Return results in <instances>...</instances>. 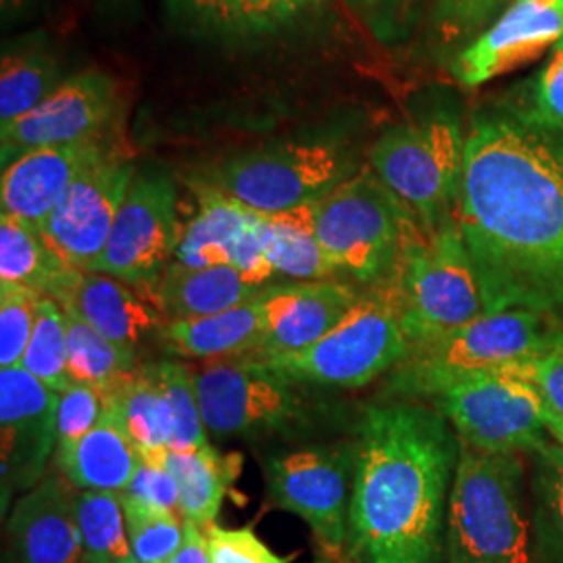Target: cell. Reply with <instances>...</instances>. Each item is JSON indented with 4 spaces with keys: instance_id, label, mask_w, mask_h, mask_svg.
Masks as SVG:
<instances>
[{
    "instance_id": "5bb4252c",
    "label": "cell",
    "mask_w": 563,
    "mask_h": 563,
    "mask_svg": "<svg viewBox=\"0 0 563 563\" xmlns=\"http://www.w3.org/2000/svg\"><path fill=\"white\" fill-rule=\"evenodd\" d=\"M120 118L115 81L97 69L81 71L20 120L0 123V163L7 167L46 146L115 136Z\"/></svg>"
},
{
    "instance_id": "3957f363",
    "label": "cell",
    "mask_w": 563,
    "mask_h": 563,
    "mask_svg": "<svg viewBox=\"0 0 563 563\" xmlns=\"http://www.w3.org/2000/svg\"><path fill=\"white\" fill-rule=\"evenodd\" d=\"M444 522V563H532L520 453H484L460 441Z\"/></svg>"
},
{
    "instance_id": "277c9868",
    "label": "cell",
    "mask_w": 563,
    "mask_h": 563,
    "mask_svg": "<svg viewBox=\"0 0 563 563\" xmlns=\"http://www.w3.org/2000/svg\"><path fill=\"white\" fill-rule=\"evenodd\" d=\"M563 336L562 323L526 309L484 313L478 320L413 346L386 380L402 399H437L470 378L539 357Z\"/></svg>"
},
{
    "instance_id": "30bf717a",
    "label": "cell",
    "mask_w": 563,
    "mask_h": 563,
    "mask_svg": "<svg viewBox=\"0 0 563 563\" xmlns=\"http://www.w3.org/2000/svg\"><path fill=\"white\" fill-rule=\"evenodd\" d=\"M192 374L207 434L218 441L295 432L311 422L299 384L262 362H211Z\"/></svg>"
},
{
    "instance_id": "7bdbcfd3",
    "label": "cell",
    "mask_w": 563,
    "mask_h": 563,
    "mask_svg": "<svg viewBox=\"0 0 563 563\" xmlns=\"http://www.w3.org/2000/svg\"><path fill=\"white\" fill-rule=\"evenodd\" d=\"M209 560L211 563H290L292 558L274 553L253 528H220L209 526Z\"/></svg>"
},
{
    "instance_id": "1f68e13d",
    "label": "cell",
    "mask_w": 563,
    "mask_h": 563,
    "mask_svg": "<svg viewBox=\"0 0 563 563\" xmlns=\"http://www.w3.org/2000/svg\"><path fill=\"white\" fill-rule=\"evenodd\" d=\"M532 539L541 563H563V446L534 451Z\"/></svg>"
},
{
    "instance_id": "cb8c5ba5",
    "label": "cell",
    "mask_w": 563,
    "mask_h": 563,
    "mask_svg": "<svg viewBox=\"0 0 563 563\" xmlns=\"http://www.w3.org/2000/svg\"><path fill=\"white\" fill-rule=\"evenodd\" d=\"M263 288L246 284L232 265L188 267L184 263L172 262L151 302L162 311L167 322H184L216 316L251 301Z\"/></svg>"
},
{
    "instance_id": "7402d4cb",
    "label": "cell",
    "mask_w": 563,
    "mask_h": 563,
    "mask_svg": "<svg viewBox=\"0 0 563 563\" xmlns=\"http://www.w3.org/2000/svg\"><path fill=\"white\" fill-rule=\"evenodd\" d=\"M265 288L255 299L222 313L165 323L159 332L163 349L169 355L201 362L251 357L265 332Z\"/></svg>"
},
{
    "instance_id": "7a4b0ae2",
    "label": "cell",
    "mask_w": 563,
    "mask_h": 563,
    "mask_svg": "<svg viewBox=\"0 0 563 563\" xmlns=\"http://www.w3.org/2000/svg\"><path fill=\"white\" fill-rule=\"evenodd\" d=\"M346 522L353 563H444V522L460 441L439 409H365Z\"/></svg>"
},
{
    "instance_id": "ac0fdd59",
    "label": "cell",
    "mask_w": 563,
    "mask_h": 563,
    "mask_svg": "<svg viewBox=\"0 0 563 563\" xmlns=\"http://www.w3.org/2000/svg\"><path fill=\"white\" fill-rule=\"evenodd\" d=\"M362 288L342 280L295 282L265 288V332L246 360L269 362L322 341L360 301Z\"/></svg>"
},
{
    "instance_id": "ba28073f",
    "label": "cell",
    "mask_w": 563,
    "mask_h": 563,
    "mask_svg": "<svg viewBox=\"0 0 563 563\" xmlns=\"http://www.w3.org/2000/svg\"><path fill=\"white\" fill-rule=\"evenodd\" d=\"M397 292L409 351L488 313L455 218L430 236L418 234L407 246L397 272Z\"/></svg>"
},
{
    "instance_id": "681fc988",
    "label": "cell",
    "mask_w": 563,
    "mask_h": 563,
    "mask_svg": "<svg viewBox=\"0 0 563 563\" xmlns=\"http://www.w3.org/2000/svg\"><path fill=\"white\" fill-rule=\"evenodd\" d=\"M316 563H341V562H332V560H320V562Z\"/></svg>"
},
{
    "instance_id": "bcb514c9",
    "label": "cell",
    "mask_w": 563,
    "mask_h": 563,
    "mask_svg": "<svg viewBox=\"0 0 563 563\" xmlns=\"http://www.w3.org/2000/svg\"><path fill=\"white\" fill-rule=\"evenodd\" d=\"M514 367L539 388L549 413L563 418V336L539 357Z\"/></svg>"
},
{
    "instance_id": "8992f818",
    "label": "cell",
    "mask_w": 563,
    "mask_h": 563,
    "mask_svg": "<svg viewBox=\"0 0 563 563\" xmlns=\"http://www.w3.org/2000/svg\"><path fill=\"white\" fill-rule=\"evenodd\" d=\"M407 353L395 276L363 288L360 301L322 341L297 355L262 363L292 383L355 390L390 374Z\"/></svg>"
},
{
    "instance_id": "f546056e",
    "label": "cell",
    "mask_w": 563,
    "mask_h": 563,
    "mask_svg": "<svg viewBox=\"0 0 563 563\" xmlns=\"http://www.w3.org/2000/svg\"><path fill=\"white\" fill-rule=\"evenodd\" d=\"M67 269L38 228L0 216V286H21L46 297Z\"/></svg>"
},
{
    "instance_id": "5b68a950",
    "label": "cell",
    "mask_w": 563,
    "mask_h": 563,
    "mask_svg": "<svg viewBox=\"0 0 563 563\" xmlns=\"http://www.w3.org/2000/svg\"><path fill=\"white\" fill-rule=\"evenodd\" d=\"M422 234L413 216L363 167L318 201V239L339 278L372 288L393 280L411 241Z\"/></svg>"
},
{
    "instance_id": "e0dca14e",
    "label": "cell",
    "mask_w": 563,
    "mask_h": 563,
    "mask_svg": "<svg viewBox=\"0 0 563 563\" xmlns=\"http://www.w3.org/2000/svg\"><path fill=\"white\" fill-rule=\"evenodd\" d=\"M563 41V0H514L478 41L449 63L453 78L476 88L530 65Z\"/></svg>"
},
{
    "instance_id": "603a6c76",
    "label": "cell",
    "mask_w": 563,
    "mask_h": 563,
    "mask_svg": "<svg viewBox=\"0 0 563 563\" xmlns=\"http://www.w3.org/2000/svg\"><path fill=\"white\" fill-rule=\"evenodd\" d=\"M136 446L128 439L115 402L107 399L101 422L80 443L57 453L63 478L78 490L123 493L141 465Z\"/></svg>"
},
{
    "instance_id": "60d3db41",
    "label": "cell",
    "mask_w": 563,
    "mask_h": 563,
    "mask_svg": "<svg viewBox=\"0 0 563 563\" xmlns=\"http://www.w3.org/2000/svg\"><path fill=\"white\" fill-rule=\"evenodd\" d=\"M107 399L99 388L69 384L59 393L57 409V453L80 443L101 422Z\"/></svg>"
},
{
    "instance_id": "44dd1931",
    "label": "cell",
    "mask_w": 563,
    "mask_h": 563,
    "mask_svg": "<svg viewBox=\"0 0 563 563\" xmlns=\"http://www.w3.org/2000/svg\"><path fill=\"white\" fill-rule=\"evenodd\" d=\"M78 488L67 478L46 476L25 490L9 516V539L18 563H84Z\"/></svg>"
},
{
    "instance_id": "d6a6232c",
    "label": "cell",
    "mask_w": 563,
    "mask_h": 563,
    "mask_svg": "<svg viewBox=\"0 0 563 563\" xmlns=\"http://www.w3.org/2000/svg\"><path fill=\"white\" fill-rule=\"evenodd\" d=\"M76 516L80 523L84 563H136L121 493L78 490Z\"/></svg>"
},
{
    "instance_id": "52a82bcc",
    "label": "cell",
    "mask_w": 563,
    "mask_h": 563,
    "mask_svg": "<svg viewBox=\"0 0 563 563\" xmlns=\"http://www.w3.org/2000/svg\"><path fill=\"white\" fill-rule=\"evenodd\" d=\"M463 148L462 125L449 111L393 125L369 148V167L407 207L426 236L455 218Z\"/></svg>"
},
{
    "instance_id": "d6986e66",
    "label": "cell",
    "mask_w": 563,
    "mask_h": 563,
    "mask_svg": "<svg viewBox=\"0 0 563 563\" xmlns=\"http://www.w3.org/2000/svg\"><path fill=\"white\" fill-rule=\"evenodd\" d=\"M121 146L115 136L74 142L30 151L2 167L0 207L2 213L42 230L69 186L92 163Z\"/></svg>"
},
{
    "instance_id": "6da1fadb",
    "label": "cell",
    "mask_w": 563,
    "mask_h": 563,
    "mask_svg": "<svg viewBox=\"0 0 563 563\" xmlns=\"http://www.w3.org/2000/svg\"><path fill=\"white\" fill-rule=\"evenodd\" d=\"M455 222L486 311L563 325V130L516 99L472 115Z\"/></svg>"
},
{
    "instance_id": "2e32d148",
    "label": "cell",
    "mask_w": 563,
    "mask_h": 563,
    "mask_svg": "<svg viewBox=\"0 0 563 563\" xmlns=\"http://www.w3.org/2000/svg\"><path fill=\"white\" fill-rule=\"evenodd\" d=\"M59 393L23 367L0 369L2 430V501L15 490L42 483L48 457L57 446Z\"/></svg>"
},
{
    "instance_id": "f1b7e54d",
    "label": "cell",
    "mask_w": 563,
    "mask_h": 563,
    "mask_svg": "<svg viewBox=\"0 0 563 563\" xmlns=\"http://www.w3.org/2000/svg\"><path fill=\"white\" fill-rule=\"evenodd\" d=\"M104 395V393H102ZM104 399L115 402L121 426L136 446L142 462L163 463L172 441V409L153 367H139Z\"/></svg>"
},
{
    "instance_id": "8fae6325",
    "label": "cell",
    "mask_w": 563,
    "mask_h": 563,
    "mask_svg": "<svg viewBox=\"0 0 563 563\" xmlns=\"http://www.w3.org/2000/svg\"><path fill=\"white\" fill-rule=\"evenodd\" d=\"M434 402L460 441L484 453H534L547 443V402L516 367L470 378Z\"/></svg>"
},
{
    "instance_id": "d590c367",
    "label": "cell",
    "mask_w": 563,
    "mask_h": 563,
    "mask_svg": "<svg viewBox=\"0 0 563 563\" xmlns=\"http://www.w3.org/2000/svg\"><path fill=\"white\" fill-rule=\"evenodd\" d=\"M151 367L172 409L169 453H192L209 444L192 369L180 362L151 363Z\"/></svg>"
},
{
    "instance_id": "4316f807",
    "label": "cell",
    "mask_w": 563,
    "mask_h": 563,
    "mask_svg": "<svg viewBox=\"0 0 563 563\" xmlns=\"http://www.w3.org/2000/svg\"><path fill=\"white\" fill-rule=\"evenodd\" d=\"M325 0H176L184 15L223 36H272L322 11Z\"/></svg>"
},
{
    "instance_id": "836d02e7",
    "label": "cell",
    "mask_w": 563,
    "mask_h": 563,
    "mask_svg": "<svg viewBox=\"0 0 563 563\" xmlns=\"http://www.w3.org/2000/svg\"><path fill=\"white\" fill-rule=\"evenodd\" d=\"M514 0H430L428 41L439 59H455L504 15Z\"/></svg>"
},
{
    "instance_id": "9c48e42d",
    "label": "cell",
    "mask_w": 563,
    "mask_h": 563,
    "mask_svg": "<svg viewBox=\"0 0 563 563\" xmlns=\"http://www.w3.org/2000/svg\"><path fill=\"white\" fill-rule=\"evenodd\" d=\"M357 172L342 144L288 141L234 155L201 180L253 211L278 213L320 201Z\"/></svg>"
},
{
    "instance_id": "f35d334b",
    "label": "cell",
    "mask_w": 563,
    "mask_h": 563,
    "mask_svg": "<svg viewBox=\"0 0 563 563\" xmlns=\"http://www.w3.org/2000/svg\"><path fill=\"white\" fill-rule=\"evenodd\" d=\"M351 15L383 46H401L422 25L430 0H344Z\"/></svg>"
},
{
    "instance_id": "8d00e7d4",
    "label": "cell",
    "mask_w": 563,
    "mask_h": 563,
    "mask_svg": "<svg viewBox=\"0 0 563 563\" xmlns=\"http://www.w3.org/2000/svg\"><path fill=\"white\" fill-rule=\"evenodd\" d=\"M21 367L55 393H63L71 384L67 374L65 311L48 297H42L38 305V318Z\"/></svg>"
},
{
    "instance_id": "d4e9b609",
    "label": "cell",
    "mask_w": 563,
    "mask_h": 563,
    "mask_svg": "<svg viewBox=\"0 0 563 563\" xmlns=\"http://www.w3.org/2000/svg\"><path fill=\"white\" fill-rule=\"evenodd\" d=\"M197 197V213L180 232L174 262L188 267L232 265V255L253 209L234 201L201 178L190 181Z\"/></svg>"
},
{
    "instance_id": "7c38bea8",
    "label": "cell",
    "mask_w": 563,
    "mask_h": 563,
    "mask_svg": "<svg viewBox=\"0 0 563 563\" xmlns=\"http://www.w3.org/2000/svg\"><path fill=\"white\" fill-rule=\"evenodd\" d=\"M178 188L172 176L136 174L101 257L88 272L111 276L151 301L180 241Z\"/></svg>"
},
{
    "instance_id": "f6af8a7d",
    "label": "cell",
    "mask_w": 563,
    "mask_h": 563,
    "mask_svg": "<svg viewBox=\"0 0 563 563\" xmlns=\"http://www.w3.org/2000/svg\"><path fill=\"white\" fill-rule=\"evenodd\" d=\"M232 267L239 272L242 280L255 288L269 286L267 282L276 276L267 251H265V239H263V220L260 211H253L251 222L244 228L241 239L236 242L234 255H232Z\"/></svg>"
},
{
    "instance_id": "484cf974",
    "label": "cell",
    "mask_w": 563,
    "mask_h": 563,
    "mask_svg": "<svg viewBox=\"0 0 563 563\" xmlns=\"http://www.w3.org/2000/svg\"><path fill=\"white\" fill-rule=\"evenodd\" d=\"M263 239L276 274L297 282L339 280L318 239V201L262 213Z\"/></svg>"
},
{
    "instance_id": "ab89813d",
    "label": "cell",
    "mask_w": 563,
    "mask_h": 563,
    "mask_svg": "<svg viewBox=\"0 0 563 563\" xmlns=\"http://www.w3.org/2000/svg\"><path fill=\"white\" fill-rule=\"evenodd\" d=\"M42 295L21 286H0V369L20 367L32 339Z\"/></svg>"
},
{
    "instance_id": "ee69618b",
    "label": "cell",
    "mask_w": 563,
    "mask_h": 563,
    "mask_svg": "<svg viewBox=\"0 0 563 563\" xmlns=\"http://www.w3.org/2000/svg\"><path fill=\"white\" fill-rule=\"evenodd\" d=\"M121 495L148 509L181 516L180 486L163 463L141 462L136 474Z\"/></svg>"
},
{
    "instance_id": "74e56055",
    "label": "cell",
    "mask_w": 563,
    "mask_h": 563,
    "mask_svg": "<svg viewBox=\"0 0 563 563\" xmlns=\"http://www.w3.org/2000/svg\"><path fill=\"white\" fill-rule=\"evenodd\" d=\"M123 499L130 547L136 563H165L184 543L186 523L181 516L155 511L132 499Z\"/></svg>"
},
{
    "instance_id": "b9f144b4",
    "label": "cell",
    "mask_w": 563,
    "mask_h": 563,
    "mask_svg": "<svg viewBox=\"0 0 563 563\" xmlns=\"http://www.w3.org/2000/svg\"><path fill=\"white\" fill-rule=\"evenodd\" d=\"M514 99L539 120L563 130V41L553 46L543 67Z\"/></svg>"
},
{
    "instance_id": "ffe728a7",
    "label": "cell",
    "mask_w": 563,
    "mask_h": 563,
    "mask_svg": "<svg viewBox=\"0 0 563 563\" xmlns=\"http://www.w3.org/2000/svg\"><path fill=\"white\" fill-rule=\"evenodd\" d=\"M60 309L78 318L104 339L136 351L146 336L157 334L167 320L132 286L111 276L69 267L46 292Z\"/></svg>"
},
{
    "instance_id": "83f0119b",
    "label": "cell",
    "mask_w": 563,
    "mask_h": 563,
    "mask_svg": "<svg viewBox=\"0 0 563 563\" xmlns=\"http://www.w3.org/2000/svg\"><path fill=\"white\" fill-rule=\"evenodd\" d=\"M163 465L180 486L181 518L207 530L216 523L223 499L241 472L242 460L205 444L192 453H167Z\"/></svg>"
},
{
    "instance_id": "9a60e30c",
    "label": "cell",
    "mask_w": 563,
    "mask_h": 563,
    "mask_svg": "<svg viewBox=\"0 0 563 563\" xmlns=\"http://www.w3.org/2000/svg\"><path fill=\"white\" fill-rule=\"evenodd\" d=\"M134 178V163L118 146L69 186L41 230L69 267L88 272L101 257Z\"/></svg>"
},
{
    "instance_id": "4fadbf2b",
    "label": "cell",
    "mask_w": 563,
    "mask_h": 563,
    "mask_svg": "<svg viewBox=\"0 0 563 563\" xmlns=\"http://www.w3.org/2000/svg\"><path fill=\"white\" fill-rule=\"evenodd\" d=\"M357 443L313 444L265 460L267 495L274 507L302 518L323 549L346 544L349 505Z\"/></svg>"
},
{
    "instance_id": "c3c4849f",
    "label": "cell",
    "mask_w": 563,
    "mask_h": 563,
    "mask_svg": "<svg viewBox=\"0 0 563 563\" xmlns=\"http://www.w3.org/2000/svg\"><path fill=\"white\" fill-rule=\"evenodd\" d=\"M547 430H549V434L555 439V443L563 446V418H558V416H547Z\"/></svg>"
},
{
    "instance_id": "7dc6e473",
    "label": "cell",
    "mask_w": 563,
    "mask_h": 563,
    "mask_svg": "<svg viewBox=\"0 0 563 563\" xmlns=\"http://www.w3.org/2000/svg\"><path fill=\"white\" fill-rule=\"evenodd\" d=\"M186 534L180 549L165 563H211L209 560V541L207 532L197 523L186 522Z\"/></svg>"
},
{
    "instance_id": "4dcf8cb0",
    "label": "cell",
    "mask_w": 563,
    "mask_h": 563,
    "mask_svg": "<svg viewBox=\"0 0 563 563\" xmlns=\"http://www.w3.org/2000/svg\"><path fill=\"white\" fill-rule=\"evenodd\" d=\"M67 374L74 384L99 388L104 395L125 383L136 367V351L104 339L88 323L65 313Z\"/></svg>"
},
{
    "instance_id": "e575fe53",
    "label": "cell",
    "mask_w": 563,
    "mask_h": 563,
    "mask_svg": "<svg viewBox=\"0 0 563 563\" xmlns=\"http://www.w3.org/2000/svg\"><path fill=\"white\" fill-rule=\"evenodd\" d=\"M60 84L59 65L44 51L4 53L0 60V123L20 120L48 99Z\"/></svg>"
}]
</instances>
